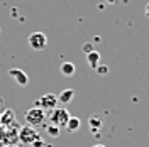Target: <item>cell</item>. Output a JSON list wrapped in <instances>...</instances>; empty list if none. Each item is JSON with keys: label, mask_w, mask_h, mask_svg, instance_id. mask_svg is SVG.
<instances>
[{"label": "cell", "mask_w": 149, "mask_h": 147, "mask_svg": "<svg viewBox=\"0 0 149 147\" xmlns=\"http://www.w3.org/2000/svg\"><path fill=\"white\" fill-rule=\"evenodd\" d=\"M59 69H61V74H63V76H68V78H70V76H73L74 71H76V68H74L73 63H63Z\"/></svg>", "instance_id": "cell-11"}, {"label": "cell", "mask_w": 149, "mask_h": 147, "mask_svg": "<svg viewBox=\"0 0 149 147\" xmlns=\"http://www.w3.org/2000/svg\"><path fill=\"white\" fill-rule=\"evenodd\" d=\"M148 2H149V0H148Z\"/></svg>", "instance_id": "cell-21"}, {"label": "cell", "mask_w": 149, "mask_h": 147, "mask_svg": "<svg viewBox=\"0 0 149 147\" xmlns=\"http://www.w3.org/2000/svg\"><path fill=\"white\" fill-rule=\"evenodd\" d=\"M26 120H27V125L31 127H39L46 120V112L39 107H32L31 110L26 112Z\"/></svg>", "instance_id": "cell-2"}, {"label": "cell", "mask_w": 149, "mask_h": 147, "mask_svg": "<svg viewBox=\"0 0 149 147\" xmlns=\"http://www.w3.org/2000/svg\"><path fill=\"white\" fill-rule=\"evenodd\" d=\"M0 119H2L0 122H3V123H10L12 120H15V115H14V112H12V110H5V112H3V115H2Z\"/></svg>", "instance_id": "cell-13"}, {"label": "cell", "mask_w": 149, "mask_h": 147, "mask_svg": "<svg viewBox=\"0 0 149 147\" xmlns=\"http://www.w3.org/2000/svg\"><path fill=\"white\" fill-rule=\"evenodd\" d=\"M71 115H70V112L66 110V108H63V107H56V108H53L51 110V115H49V122L53 123V125H56V127H66V122H68V119H70Z\"/></svg>", "instance_id": "cell-1"}, {"label": "cell", "mask_w": 149, "mask_h": 147, "mask_svg": "<svg viewBox=\"0 0 149 147\" xmlns=\"http://www.w3.org/2000/svg\"><path fill=\"white\" fill-rule=\"evenodd\" d=\"M56 98H58V103L68 105V103H71L73 98H74V90L73 88H66V90H63L59 95H56Z\"/></svg>", "instance_id": "cell-7"}, {"label": "cell", "mask_w": 149, "mask_h": 147, "mask_svg": "<svg viewBox=\"0 0 149 147\" xmlns=\"http://www.w3.org/2000/svg\"><path fill=\"white\" fill-rule=\"evenodd\" d=\"M9 76H10V78H14L20 86H27V85H29L27 73H26V71H22V69H19V68H12V69H9Z\"/></svg>", "instance_id": "cell-6"}, {"label": "cell", "mask_w": 149, "mask_h": 147, "mask_svg": "<svg viewBox=\"0 0 149 147\" xmlns=\"http://www.w3.org/2000/svg\"><path fill=\"white\" fill-rule=\"evenodd\" d=\"M107 2H110V3H113V2H115V0H107Z\"/></svg>", "instance_id": "cell-19"}, {"label": "cell", "mask_w": 149, "mask_h": 147, "mask_svg": "<svg viewBox=\"0 0 149 147\" xmlns=\"http://www.w3.org/2000/svg\"><path fill=\"white\" fill-rule=\"evenodd\" d=\"M37 139H39V134H37L36 129L31 127V125H24V127L20 129V132H19V140H20L22 144L32 146Z\"/></svg>", "instance_id": "cell-4"}, {"label": "cell", "mask_w": 149, "mask_h": 147, "mask_svg": "<svg viewBox=\"0 0 149 147\" xmlns=\"http://www.w3.org/2000/svg\"><path fill=\"white\" fill-rule=\"evenodd\" d=\"M80 127H81V120L78 119V117H70L68 122H66V129H68V132H76Z\"/></svg>", "instance_id": "cell-10"}, {"label": "cell", "mask_w": 149, "mask_h": 147, "mask_svg": "<svg viewBox=\"0 0 149 147\" xmlns=\"http://www.w3.org/2000/svg\"><path fill=\"white\" fill-rule=\"evenodd\" d=\"M92 147H105L103 144H95V146H92Z\"/></svg>", "instance_id": "cell-18"}, {"label": "cell", "mask_w": 149, "mask_h": 147, "mask_svg": "<svg viewBox=\"0 0 149 147\" xmlns=\"http://www.w3.org/2000/svg\"><path fill=\"white\" fill-rule=\"evenodd\" d=\"M95 69H97V73L102 74V76L103 74H109V66H105V64H98Z\"/></svg>", "instance_id": "cell-14"}, {"label": "cell", "mask_w": 149, "mask_h": 147, "mask_svg": "<svg viewBox=\"0 0 149 147\" xmlns=\"http://www.w3.org/2000/svg\"><path fill=\"white\" fill-rule=\"evenodd\" d=\"M32 146H34V147H42V146H44V140H42V139H37Z\"/></svg>", "instance_id": "cell-16"}, {"label": "cell", "mask_w": 149, "mask_h": 147, "mask_svg": "<svg viewBox=\"0 0 149 147\" xmlns=\"http://www.w3.org/2000/svg\"><path fill=\"white\" fill-rule=\"evenodd\" d=\"M93 49H95V47H93V42H86V44H83V53L85 54H86V53H92Z\"/></svg>", "instance_id": "cell-15"}, {"label": "cell", "mask_w": 149, "mask_h": 147, "mask_svg": "<svg viewBox=\"0 0 149 147\" xmlns=\"http://www.w3.org/2000/svg\"><path fill=\"white\" fill-rule=\"evenodd\" d=\"M17 147H20V146H17Z\"/></svg>", "instance_id": "cell-20"}, {"label": "cell", "mask_w": 149, "mask_h": 147, "mask_svg": "<svg viewBox=\"0 0 149 147\" xmlns=\"http://www.w3.org/2000/svg\"><path fill=\"white\" fill-rule=\"evenodd\" d=\"M34 107H39L42 110H53L58 107V98H56L54 93H44L41 98H37Z\"/></svg>", "instance_id": "cell-5"}, {"label": "cell", "mask_w": 149, "mask_h": 147, "mask_svg": "<svg viewBox=\"0 0 149 147\" xmlns=\"http://www.w3.org/2000/svg\"><path fill=\"white\" fill-rule=\"evenodd\" d=\"M46 134L49 135V137H59L61 129L56 127V125H53V123H49V125H46Z\"/></svg>", "instance_id": "cell-12"}, {"label": "cell", "mask_w": 149, "mask_h": 147, "mask_svg": "<svg viewBox=\"0 0 149 147\" xmlns=\"http://www.w3.org/2000/svg\"><path fill=\"white\" fill-rule=\"evenodd\" d=\"M27 44L34 51H42L47 47V36L44 32H32L27 37Z\"/></svg>", "instance_id": "cell-3"}, {"label": "cell", "mask_w": 149, "mask_h": 147, "mask_svg": "<svg viewBox=\"0 0 149 147\" xmlns=\"http://www.w3.org/2000/svg\"><path fill=\"white\" fill-rule=\"evenodd\" d=\"M88 123H90V129H92L93 134H98V130L102 129V119L98 117V115H92L90 119H88Z\"/></svg>", "instance_id": "cell-9"}, {"label": "cell", "mask_w": 149, "mask_h": 147, "mask_svg": "<svg viewBox=\"0 0 149 147\" xmlns=\"http://www.w3.org/2000/svg\"><path fill=\"white\" fill-rule=\"evenodd\" d=\"M86 63H88V66L92 69H95L97 66L100 64V53L97 49H93L92 53H86Z\"/></svg>", "instance_id": "cell-8"}, {"label": "cell", "mask_w": 149, "mask_h": 147, "mask_svg": "<svg viewBox=\"0 0 149 147\" xmlns=\"http://www.w3.org/2000/svg\"><path fill=\"white\" fill-rule=\"evenodd\" d=\"M144 14H146V17H149V2H148V5H146V9H144Z\"/></svg>", "instance_id": "cell-17"}]
</instances>
